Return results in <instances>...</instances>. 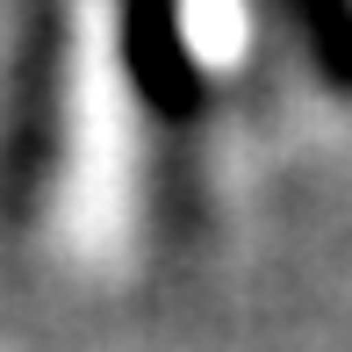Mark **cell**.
I'll return each instance as SVG.
<instances>
[{
	"mask_svg": "<svg viewBox=\"0 0 352 352\" xmlns=\"http://www.w3.org/2000/svg\"><path fill=\"white\" fill-rule=\"evenodd\" d=\"M65 137V22L43 0L22 29V65L8 94V130H0V223H29L58 166Z\"/></svg>",
	"mask_w": 352,
	"mask_h": 352,
	"instance_id": "6da1fadb",
	"label": "cell"
},
{
	"mask_svg": "<svg viewBox=\"0 0 352 352\" xmlns=\"http://www.w3.org/2000/svg\"><path fill=\"white\" fill-rule=\"evenodd\" d=\"M116 43H122L130 94L158 122H195L209 108V72H201L195 43H187V8L180 0H122Z\"/></svg>",
	"mask_w": 352,
	"mask_h": 352,
	"instance_id": "7a4b0ae2",
	"label": "cell"
},
{
	"mask_svg": "<svg viewBox=\"0 0 352 352\" xmlns=\"http://www.w3.org/2000/svg\"><path fill=\"white\" fill-rule=\"evenodd\" d=\"M280 8H287V22H295L316 79H324L338 101H352V0H280Z\"/></svg>",
	"mask_w": 352,
	"mask_h": 352,
	"instance_id": "3957f363",
	"label": "cell"
}]
</instances>
